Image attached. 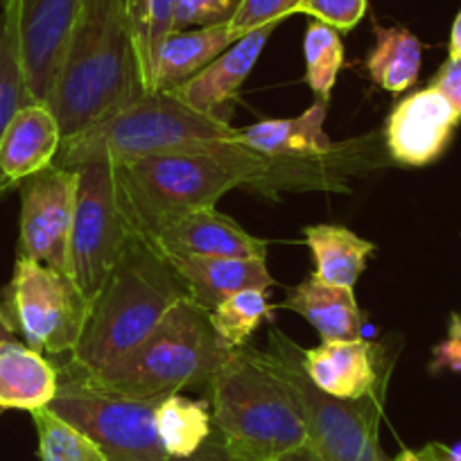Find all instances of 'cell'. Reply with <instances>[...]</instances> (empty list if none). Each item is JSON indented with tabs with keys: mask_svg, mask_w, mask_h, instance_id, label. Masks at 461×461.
<instances>
[{
	"mask_svg": "<svg viewBox=\"0 0 461 461\" xmlns=\"http://www.w3.org/2000/svg\"><path fill=\"white\" fill-rule=\"evenodd\" d=\"M143 93L125 0H82L48 106L64 139Z\"/></svg>",
	"mask_w": 461,
	"mask_h": 461,
	"instance_id": "cell-1",
	"label": "cell"
},
{
	"mask_svg": "<svg viewBox=\"0 0 461 461\" xmlns=\"http://www.w3.org/2000/svg\"><path fill=\"white\" fill-rule=\"evenodd\" d=\"M190 290L175 265L149 238L136 230L88 305L86 323L68 360L97 371L136 348Z\"/></svg>",
	"mask_w": 461,
	"mask_h": 461,
	"instance_id": "cell-2",
	"label": "cell"
},
{
	"mask_svg": "<svg viewBox=\"0 0 461 461\" xmlns=\"http://www.w3.org/2000/svg\"><path fill=\"white\" fill-rule=\"evenodd\" d=\"M238 130L217 113H202L170 91H143L79 134L61 140L52 166L139 161L166 152H230Z\"/></svg>",
	"mask_w": 461,
	"mask_h": 461,
	"instance_id": "cell-3",
	"label": "cell"
},
{
	"mask_svg": "<svg viewBox=\"0 0 461 461\" xmlns=\"http://www.w3.org/2000/svg\"><path fill=\"white\" fill-rule=\"evenodd\" d=\"M272 158L249 148L230 152H166L115 166L122 203L145 238L188 212L215 208L221 194L258 184Z\"/></svg>",
	"mask_w": 461,
	"mask_h": 461,
	"instance_id": "cell-4",
	"label": "cell"
},
{
	"mask_svg": "<svg viewBox=\"0 0 461 461\" xmlns=\"http://www.w3.org/2000/svg\"><path fill=\"white\" fill-rule=\"evenodd\" d=\"M211 319L194 301L176 305L136 348L97 371H77L91 387L131 401H163L211 383L229 357Z\"/></svg>",
	"mask_w": 461,
	"mask_h": 461,
	"instance_id": "cell-5",
	"label": "cell"
},
{
	"mask_svg": "<svg viewBox=\"0 0 461 461\" xmlns=\"http://www.w3.org/2000/svg\"><path fill=\"white\" fill-rule=\"evenodd\" d=\"M212 428L230 461H274L308 446L303 419L249 346L233 348L208 383Z\"/></svg>",
	"mask_w": 461,
	"mask_h": 461,
	"instance_id": "cell-6",
	"label": "cell"
},
{
	"mask_svg": "<svg viewBox=\"0 0 461 461\" xmlns=\"http://www.w3.org/2000/svg\"><path fill=\"white\" fill-rule=\"evenodd\" d=\"M251 351L294 401L319 461H393L384 455L378 434L384 393L357 401L323 393L301 365L303 351L276 328L269 332V351Z\"/></svg>",
	"mask_w": 461,
	"mask_h": 461,
	"instance_id": "cell-7",
	"label": "cell"
},
{
	"mask_svg": "<svg viewBox=\"0 0 461 461\" xmlns=\"http://www.w3.org/2000/svg\"><path fill=\"white\" fill-rule=\"evenodd\" d=\"M59 387L48 405L102 447L109 461H167L157 434L161 401H131L91 387L70 360L57 365Z\"/></svg>",
	"mask_w": 461,
	"mask_h": 461,
	"instance_id": "cell-8",
	"label": "cell"
},
{
	"mask_svg": "<svg viewBox=\"0 0 461 461\" xmlns=\"http://www.w3.org/2000/svg\"><path fill=\"white\" fill-rule=\"evenodd\" d=\"M75 172L77 190L68 242V276L91 301L136 229L122 203L115 166L93 161L75 167Z\"/></svg>",
	"mask_w": 461,
	"mask_h": 461,
	"instance_id": "cell-9",
	"label": "cell"
},
{
	"mask_svg": "<svg viewBox=\"0 0 461 461\" xmlns=\"http://www.w3.org/2000/svg\"><path fill=\"white\" fill-rule=\"evenodd\" d=\"M91 301L66 272L16 258L5 292L7 321L25 344L43 356H70L82 337Z\"/></svg>",
	"mask_w": 461,
	"mask_h": 461,
	"instance_id": "cell-10",
	"label": "cell"
},
{
	"mask_svg": "<svg viewBox=\"0 0 461 461\" xmlns=\"http://www.w3.org/2000/svg\"><path fill=\"white\" fill-rule=\"evenodd\" d=\"M21 188V233L16 258H30L68 274L73 229L75 167L50 166L28 176Z\"/></svg>",
	"mask_w": 461,
	"mask_h": 461,
	"instance_id": "cell-11",
	"label": "cell"
},
{
	"mask_svg": "<svg viewBox=\"0 0 461 461\" xmlns=\"http://www.w3.org/2000/svg\"><path fill=\"white\" fill-rule=\"evenodd\" d=\"M79 7L82 0H7L5 16L14 30L30 102L50 100Z\"/></svg>",
	"mask_w": 461,
	"mask_h": 461,
	"instance_id": "cell-12",
	"label": "cell"
},
{
	"mask_svg": "<svg viewBox=\"0 0 461 461\" xmlns=\"http://www.w3.org/2000/svg\"><path fill=\"white\" fill-rule=\"evenodd\" d=\"M459 118L446 97L432 86L402 97L384 125L389 157L401 166L423 167L437 161L450 145Z\"/></svg>",
	"mask_w": 461,
	"mask_h": 461,
	"instance_id": "cell-13",
	"label": "cell"
},
{
	"mask_svg": "<svg viewBox=\"0 0 461 461\" xmlns=\"http://www.w3.org/2000/svg\"><path fill=\"white\" fill-rule=\"evenodd\" d=\"M308 378L323 393L341 401L384 393L389 360L380 356V346L366 339H323L317 348L301 353Z\"/></svg>",
	"mask_w": 461,
	"mask_h": 461,
	"instance_id": "cell-14",
	"label": "cell"
},
{
	"mask_svg": "<svg viewBox=\"0 0 461 461\" xmlns=\"http://www.w3.org/2000/svg\"><path fill=\"white\" fill-rule=\"evenodd\" d=\"M167 256H221V258H267V242L251 236L236 220L215 208L188 212L149 238Z\"/></svg>",
	"mask_w": 461,
	"mask_h": 461,
	"instance_id": "cell-15",
	"label": "cell"
},
{
	"mask_svg": "<svg viewBox=\"0 0 461 461\" xmlns=\"http://www.w3.org/2000/svg\"><path fill=\"white\" fill-rule=\"evenodd\" d=\"M59 122L46 102L19 106L0 136V179L12 190L55 163L61 148Z\"/></svg>",
	"mask_w": 461,
	"mask_h": 461,
	"instance_id": "cell-16",
	"label": "cell"
},
{
	"mask_svg": "<svg viewBox=\"0 0 461 461\" xmlns=\"http://www.w3.org/2000/svg\"><path fill=\"white\" fill-rule=\"evenodd\" d=\"M274 30H276V25H265V28H258L247 37L238 39L206 68L172 88L170 93H175L181 102L202 111V113H215L217 106L236 95L238 88L249 77Z\"/></svg>",
	"mask_w": 461,
	"mask_h": 461,
	"instance_id": "cell-17",
	"label": "cell"
},
{
	"mask_svg": "<svg viewBox=\"0 0 461 461\" xmlns=\"http://www.w3.org/2000/svg\"><path fill=\"white\" fill-rule=\"evenodd\" d=\"M167 256V254H166ZM190 290V299L211 312L226 296L240 290H272L267 258H221V256H167Z\"/></svg>",
	"mask_w": 461,
	"mask_h": 461,
	"instance_id": "cell-18",
	"label": "cell"
},
{
	"mask_svg": "<svg viewBox=\"0 0 461 461\" xmlns=\"http://www.w3.org/2000/svg\"><path fill=\"white\" fill-rule=\"evenodd\" d=\"M59 369L19 339L0 341V410L37 411L52 402Z\"/></svg>",
	"mask_w": 461,
	"mask_h": 461,
	"instance_id": "cell-19",
	"label": "cell"
},
{
	"mask_svg": "<svg viewBox=\"0 0 461 461\" xmlns=\"http://www.w3.org/2000/svg\"><path fill=\"white\" fill-rule=\"evenodd\" d=\"M328 102L317 100L308 111L294 118H272L238 130L236 140L272 161L303 158L330 152L335 145L323 131Z\"/></svg>",
	"mask_w": 461,
	"mask_h": 461,
	"instance_id": "cell-20",
	"label": "cell"
},
{
	"mask_svg": "<svg viewBox=\"0 0 461 461\" xmlns=\"http://www.w3.org/2000/svg\"><path fill=\"white\" fill-rule=\"evenodd\" d=\"M283 308L301 314L321 339H360L365 317L353 287L323 283L310 274L287 292Z\"/></svg>",
	"mask_w": 461,
	"mask_h": 461,
	"instance_id": "cell-21",
	"label": "cell"
},
{
	"mask_svg": "<svg viewBox=\"0 0 461 461\" xmlns=\"http://www.w3.org/2000/svg\"><path fill=\"white\" fill-rule=\"evenodd\" d=\"M233 43L236 39L230 34L229 21L202 25L188 32L185 30L172 32L158 48L157 61H154L152 91H172L206 68Z\"/></svg>",
	"mask_w": 461,
	"mask_h": 461,
	"instance_id": "cell-22",
	"label": "cell"
},
{
	"mask_svg": "<svg viewBox=\"0 0 461 461\" xmlns=\"http://www.w3.org/2000/svg\"><path fill=\"white\" fill-rule=\"evenodd\" d=\"M303 236L314 260L312 276L330 285L356 287L375 249L374 242L339 224L305 226Z\"/></svg>",
	"mask_w": 461,
	"mask_h": 461,
	"instance_id": "cell-23",
	"label": "cell"
},
{
	"mask_svg": "<svg viewBox=\"0 0 461 461\" xmlns=\"http://www.w3.org/2000/svg\"><path fill=\"white\" fill-rule=\"evenodd\" d=\"M375 46L366 57V73L389 93H402L414 86L423 61V46L405 28L375 25Z\"/></svg>",
	"mask_w": 461,
	"mask_h": 461,
	"instance_id": "cell-24",
	"label": "cell"
},
{
	"mask_svg": "<svg viewBox=\"0 0 461 461\" xmlns=\"http://www.w3.org/2000/svg\"><path fill=\"white\" fill-rule=\"evenodd\" d=\"M154 423L158 441L170 459L193 456L215 429L208 401H190L181 393H170L158 402Z\"/></svg>",
	"mask_w": 461,
	"mask_h": 461,
	"instance_id": "cell-25",
	"label": "cell"
},
{
	"mask_svg": "<svg viewBox=\"0 0 461 461\" xmlns=\"http://www.w3.org/2000/svg\"><path fill=\"white\" fill-rule=\"evenodd\" d=\"M211 326L226 348H242L265 321H272L267 290H240L208 312Z\"/></svg>",
	"mask_w": 461,
	"mask_h": 461,
	"instance_id": "cell-26",
	"label": "cell"
},
{
	"mask_svg": "<svg viewBox=\"0 0 461 461\" xmlns=\"http://www.w3.org/2000/svg\"><path fill=\"white\" fill-rule=\"evenodd\" d=\"M41 461H109L91 437L43 407L32 411Z\"/></svg>",
	"mask_w": 461,
	"mask_h": 461,
	"instance_id": "cell-27",
	"label": "cell"
},
{
	"mask_svg": "<svg viewBox=\"0 0 461 461\" xmlns=\"http://www.w3.org/2000/svg\"><path fill=\"white\" fill-rule=\"evenodd\" d=\"M305 79L317 100H330L332 86L344 66V43L339 32L321 21H312L305 30Z\"/></svg>",
	"mask_w": 461,
	"mask_h": 461,
	"instance_id": "cell-28",
	"label": "cell"
},
{
	"mask_svg": "<svg viewBox=\"0 0 461 461\" xmlns=\"http://www.w3.org/2000/svg\"><path fill=\"white\" fill-rule=\"evenodd\" d=\"M28 102L14 30H12L10 19L3 12V16H0V136L5 131L7 122L12 121V115L16 113V109L28 104ZM5 193L7 185L0 179V197Z\"/></svg>",
	"mask_w": 461,
	"mask_h": 461,
	"instance_id": "cell-29",
	"label": "cell"
},
{
	"mask_svg": "<svg viewBox=\"0 0 461 461\" xmlns=\"http://www.w3.org/2000/svg\"><path fill=\"white\" fill-rule=\"evenodd\" d=\"M301 0H238L236 10L229 16L233 39L247 37L265 25H278L287 16L296 14Z\"/></svg>",
	"mask_w": 461,
	"mask_h": 461,
	"instance_id": "cell-30",
	"label": "cell"
},
{
	"mask_svg": "<svg viewBox=\"0 0 461 461\" xmlns=\"http://www.w3.org/2000/svg\"><path fill=\"white\" fill-rule=\"evenodd\" d=\"M369 0H301L296 14H310L337 32H351L366 16Z\"/></svg>",
	"mask_w": 461,
	"mask_h": 461,
	"instance_id": "cell-31",
	"label": "cell"
},
{
	"mask_svg": "<svg viewBox=\"0 0 461 461\" xmlns=\"http://www.w3.org/2000/svg\"><path fill=\"white\" fill-rule=\"evenodd\" d=\"M236 10L233 0H176L175 3V32L185 25H211L229 21Z\"/></svg>",
	"mask_w": 461,
	"mask_h": 461,
	"instance_id": "cell-32",
	"label": "cell"
},
{
	"mask_svg": "<svg viewBox=\"0 0 461 461\" xmlns=\"http://www.w3.org/2000/svg\"><path fill=\"white\" fill-rule=\"evenodd\" d=\"M149 5H152V0H125L127 21H130L131 39H134L136 61H139V75L143 91H149Z\"/></svg>",
	"mask_w": 461,
	"mask_h": 461,
	"instance_id": "cell-33",
	"label": "cell"
},
{
	"mask_svg": "<svg viewBox=\"0 0 461 461\" xmlns=\"http://www.w3.org/2000/svg\"><path fill=\"white\" fill-rule=\"evenodd\" d=\"M175 3L176 0H152V5H149V91H152L154 61H157L158 48L163 46V41H166L172 32H175Z\"/></svg>",
	"mask_w": 461,
	"mask_h": 461,
	"instance_id": "cell-34",
	"label": "cell"
},
{
	"mask_svg": "<svg viewBox=\"0 0 461 461\" xmlns=\"http://www.w3.org/2000/svg\"><path fill=\"white\" fill-rule=\"evenodd\" d=\"M432 374L438 371H452L461 375V314H452L447 337L432 351Z\"/></svg>",
	"mask_w": 461,
	"mask_h": 461,
	"instance_id": "cell-35",
	"label": "cell"
},
{
	"mask_svg": "<svg viewBox=\"0 0 461 461\" xmlns=\"http://www.w3.org/2000/svg\"><path fill=\"white\" fill-rule=\"evenodd\" d=\"M429 86L446 97L447 104L452 106V111L461 121V59L447 57L441 68H438V73L432 77Z\"/></svg>",
	"mask_w": 461,
	"mask_h": 461,
	"instance_id": "cell-36",
	"label": "cell"
},
{
	"mask_svg": "<svg viewBox=\"0 0 461 461\" xmlns=\"http://www.w3.org/2000/svg\"><path fill=\"white\" fill-rule=\"evenodd\" d=\"M167 461H230V456L226 455L224 443L217 437V432L212 429L211 438L194 452L193 456H185V459H167Z\"/></svg>",
	"mask_w": 461,
	"mask_h": 461,
	"instance_id": "cell-37",
	"label": "cell"
},
{
	"mask_svg": "<svg viewBox=\"0 0 461 461\" xmlns=\"http://www.w3.org/2000/svg\"><path fill=\"white\" fill-rule=\"evenodd\" d=\"M425 455L432 461H461V441L459 443H428L423 447Z\"/></svg>",
	"mask_w": 461,
	"mask_h": 461,
	"instance_id": "cell-38",
	"label": "cell"
},
{
	"mask_svg": "<svg viewBox=\"0 0 461 461\" xmlns=\"http://www.w3.org/2000/svg\"><path fill=\"white\" fill-rule=\"evenodd\" d=\"M452 59H461V12L456 14L455 23H452V32H450V55Z\"/></svg>",
	"mask_w": 461,
	"mask_h": 461,
	"instance_id": "cell-39",
	"label": "cell"
},
{
	"mask_svg": "<svg viewBox=\"0 0 461 461\" xmlns=\"http://www.w3.org/2000/svg\"><path fill=\"white\" fill-rule=\"evenodd\" d=\"M274 461H319V456L310 450V446H301L296 447V450L285 452V455L278 456V459Z\"/></svg>",
	"mask_w": 461,
	"mask_h": 461,
	"instance_id": "cell-40",
	"label": "cell"
},
{
	"mask_svg": "<svg viewBox=\"0 0 461 461\" xmlns=\"http://www.w3.org/2000/svg\"><path fill=\"white\" fill-rule=\"evenodd\" d=\"M393 461H432V459H429V456L425 455L423 447H420V450H402Z\"/></svg>",
	"mask_w": 461,
	"mask_h": 461,
	"instance_id": "cell-41",
	"label": "cell"
},
{
	"mask_svg": "<svg viewBox=\"0 0 461 461\" xmlns=\"http://www.w3.org/2000/svg\"><path fill=\"white\" fill-rule=\"evenodd\" d=\"M5 339H16V332L14 328L10 326V321H7L5 312L0 310V341H5Z\"/></svg>",
	"mask_w": 461,
	"mask_h": 461,
	"instance_id": "cell-42",
	"label": "cell"
},
{
	"mask_svg": "<svg viewBox=\"0 0 461 461\" xmlns=\"http://www.w3.org/2000/svg\"><path fill=\"white\" fill-rule=\"evenodd\" d=\"M3 411H5V410H0V414H3Z\"/></svg>",
	"mask_w": 461,
	"mask_h": 461,
	"instance_id": "cell-43",
	"label": "cell"
}]
</instances>
